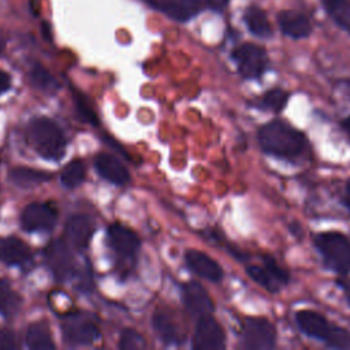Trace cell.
<instances>
[{
    "mask_svg": "<svg viewBox=\"0 0 350 350\" xmlns=\"http://www.w3.org/2000/svg\"><path fill=\"white\" fill-rule=\"evenodd\" d=\"M257 137L265 153L286 160L299 157L308 145L304 133L283 120H272L261 126Z\"/></svg>",
    "mask_w": 350,
    "mask_h": 350,
    "instance_id": "6da1fadb",
    "label": "cell"
},
{
    "mask_svg": "<svg viewBox=\"0 0 350 350\" xmlns=\"http://www.w3.org/2000/svg\"><path fill=\"white\" fill-rule=\"evenodd\" d=\"M27 139L33 149L46 160H59L66 150L62 129L48 118L33 119L27 126Z\"/></svg>",
    "mask_w": 350,
    "mask_h": 350,
    "instance_id": "7a4b0ae2",
    "label": "cell"
},
{
    "mask_svg": "<svg viewBox=\"0 0 350 350\" xmlns=\"http://www.w3.org/2000/svg\"><path fill=\"white\" fill-rule=\"evenodd\" d=\"M295 321L299 329L308 336L323 340L329 347L350 349V331L332 324L324 316L314 310H298Z\"/></svg>",
    "mask_w": 350,
    "mask_h": 350,
    "instance_id": "3957f363",
    "label": "cell"
},
{
    "mask_svg": "<svg viewBox=\"0 0 350 350\" xmlns=\"http://www.w3.org/2000/svg\"><path fill=\"white\" fill-rule=\"evenodd\" d=\"M314 245L328 268L340 275L350 272V241L343 234L336 231L317 234Z\"/></svg>",
    "mask_w": 350,
    "mask_h": 350,
    "instance_id": "277c9868",
    "label": "cell"
},
{
    "mask_svg": "<svg viewBox=\"0 0 350 350\" xmlns=\"http://www.w3.org/2000/svg\"><path fill=\"white\" fill-rule=\"evenodd\" d=\"M232 59L237 63L239 74L245 79L260 78L268 66L265 49L252 42H245L237 46L232 51Z\"/></svg>",
    "mask_w": 350,
    "mask_h": 350,
    "instance_id": "5b68a950",
    "label": "cell"
},
{
    "mask_svg": "<svg viewBox=\"0 0 350 350\" xmlns=\"http://www.w3.org/2000/svg\"><path fill=\"white\" fill-rule=\"evenodd\" d=\"M243 347L250 350H269L276 343L275 325L265 317H247L242 328Z\"/></svg>",
    "mask_w": 350,
    "mask_h": 350,
    "instance_id": "8992f818",
    "label": "cell"
},
{
    "mask_svg": "<svg viewBox=\"0 0 350 350\" xmlns=\"http://www.w3.org/2000/svg\"><path fill=\"white\" fill-rule=\"evenodd\" d=\"M224 346L226 335L221 325L211 314L200 317L193 335V347L196 350H221Z\"/></svg>",
    "mask_w": 350,
    "mask_h": 350,
    "instance_id": "52a82bcc",
    "label": "cell"
},
{
    "mask_svg": "<svg viewBox=\"0 0 350 350\" xmlns=\"http://www.w3.org/2000/svg\"><path fill=\"white\" fill-rule=\"evenodd\" d=\"M57 219V209L49 202L29 204L22 212V226L26 231H41L53 227Z\"/></svg>",
    "mask_w": 350,
    "mask_h": 350,
    "instance_id": "ba28073f",
    "label": "cell"
},
{
    "mask_svg": "<svg viewBox=\"0 0 350 350\" xmlns=\"http://www.w3.org/2000/svg\"><path fill=\"white\" fill-rule=\"evenodd\" d=\"M63 335L71 345H92L100 338V329L88 317L71 316L63 323Z\"/></svg>",
    "mask_w": 350,
    "mask_h": 350,
    "instance_id": "9c48e42d",
    "label": "cell"
},
{
    "mask_svg": "<svg viewBox=\"0 0 350 350\" xmlns=\"http://www.w3.org/2000/svg\"><path fill=\"white\" fill-rule=\"evenodd\" d=\"M183 302L189 313L198 319L213 312V302L209 294L197 282H189L183 286Z\"/></svg>",
    "mask_w": 350,
    "mask_h": 350,
    "instance_id": "30bf717a",
    "label": "cell"
},
{
    "mask_svg": "<svg viewBox=\"0 0 350 350\" xmlns=\"http://www.w3.org/2000/svg\"><path fill=\"white\" fill-rule=\"evenodd\" d=\"M94 232V224L90 217L85 215H74L66 224V239L77 250H82L88 246Z\"/></svg>",
    "mask_w": 350,
    "mask_h": 350,
    "instance_id": "8fae6325",
    "label": "cell"
},
{
    "mask_svg": "<svg viewBox=\"0 0 350 350\" xmlns=\"http://www.w3.org/2000/svg\"><path fill=\"white\" fill-rule=\"evenodd\" d=\"M108 238L112 249L122 257H133L139 247V238L137 234L118 223L109 226Z\"/></svg>",
    "mask_w": 350,
    "mask_h": 350,
    "instance_id": "7c38bea8",
    "label": "cell"
},
{
    "mask_svg": "<svg viewBox=\"0 0 350 350\" xmlns=\"http://www.w3.org/2000/svg\"><path fill=\"white\" fill-rule=\"evenodd\" d=\"M186 262L194 273L204 279H208L211 282H219L223 278L221 267L202 252L189 250L186 253Z\"/></svg>",
    "mask_w": 350,
    "mask_h": 350,
    "instance_id": "4fadbf2b",
    "label": "cell"
},
{
    "mask_svg": "<svg viewBox=\"0 0 350 350\" xmlns=\"http://www.w3.org/2000/svg\"><path fill=\"white\" fill-rule=\"evenodd\" d=\"M278 23L280 30L291 38L308 37L312 31V25L309 19L294 10H283L278 15Z\"/></svg>",
    "mask_w": 350,
    "mask_h": 350,
    "instance_id": "5bb4252c",
    "label": "cell"
},
{
    "mask_svg": "<svg viewBox=\"0 0 350 350\" xmlns=\"http://www.w3.org/2000/svg\"><path fill=\"white\" fill-rule=\"evenodd\" d=\"M94 165L98 174L104 179L115 185H124L130 179L127 168L116 157L111 154H107V153L97 154L94 159Z\"/></svg>",
    "mask_w": 350,
    "mask_h": 350,
    "instance_id": "9a60e30c",
    "label": "cell"
},
{
    "mask_svg": "<svg viewBox=\"0 0 350 350\" xmlns=\"http://www.w3.org/2000/svg\"><path fill=\"white\" fill-rule=\"evenodd\" d=\"M30 260L29 246L15 237L0 238V261L7 265H21Z\"/></svg>",
    "mask_w": 350,
    "mask_h": 350,
    "instance_id": "2e32d148",
    "label": "cell"
},
{
    "mask_svg": "<svg viewBox=\"0 0 350 350\" xmlns=\"http://www.w3.org/2000/svg\"><path fill=\"white\" fill-rule=\"evenodd\" d=\"M159 7L172 19L185 22L201 10V0H160Z\"/></svg>",
    "mask_w": 350,
    "mask_h": 350,
    "instance_id": "e0dca14e",
    "label": "cell"
},
{
    "mask_svg": "<svg viewBox=\"0 0 350 350\" xmlns=\"http://www.w3.org/2000/svg\"><path fill=\"white\" fill-rule=\"evenodd\" d=\"M46 256H48V262L56 275L64 276L71 272L72 256L64 242L62 241L52 242L48 246Z\"/></svg>",
    "mask_w": 350,
    "mask_h": 350,
    "instance_id": "ac0fdd59",
    "label": "cell"
},
{
    "mask_svg": "<svg viewBox=\"0 0 350 350\" xmlns=\"http://www.w3.org/2000/svg\"><path fill=\"white\" fill-rule=\"evenodd\" d=\"M245 23L249 31L257 37L267 38L272 34V27L267 18V14L256 5H250L245 11Z\"/></svg>",
    "mask_w": 350,
    "mask_h": 350,
    "instance_id": "d6986e66",
    "label": "cell"
},
{
    "mask_svg": "<svg viewBox=\"0 0 350 350\" xmlns=\"http://www.w3.org/2000/svg\"><path fill=\"white\" fill-rule=\"evenodd\" d=\"M51 179V174L34 168H27V167H16L10 171V180L14 182L18 186L27 187V186H34L40 185L42 182H46Z\"/></svg>",
    "mask_w": 350,
    "mask_h": 350,
    "instance_id": "ffe728a7",
    "label": "cell"
},
{
    "mask_svg": "<svg viewBox=\"0 0 350 350\" xmlns=\"http://www.w3.org/2000/svg\"><path fill=\"white\" fill-rule=\"evenodd\" d=\"M321 3L334 22L350 33V0H321Z\"/></svg>",
    "mask_w": 350,
    "mask_h": 350,
    "instance_id": "44dd1931",
    "label": "cell"
},
{
    "mask_svg": "<svg viewBox=\"0 0 350 350\" xmlns=\"http://www.w3.org/2000/svg\"><path fill=\"white\" fill-rule=\"evenodd\" d=\"M26 345L33 350H49L55 349L51 332L42 324H33L26 332Z\"/></svg>",
    "mask_w": 350,
    "mask_h": 350,
    "instance_id": "7402d4cb",
    "label": "cell"
},
{
    "mask_svg": "<svg viewBox=\"0 0 350 350\" xmlns=\"http://www.w3.org/2000/svg\"><path fill=\"white\" fill-rule=\"evenodd\" d=\"M153 328L164 343L170 345L176 342V338H178L176 328L168 314L163 312H156L153 316Z\"/></svg>",
    "mask_w": 350,
    "mask_h": 350,
    "instance_id": "603a6c76",
    "label": "cell"
},
{
    "mask_svg": "<svg viewBox=\"0 0 350 350\" xmlns=\"http://www.w3.org/2000/svg\"><path fill=\"white\" fill-rule=\"evenodd\" d=\"M30 81L31 83L44 92L52 93L59 89V82L52 77V74L44 68L41 64H36L30 71Z\"/></svg>",
    "mask_w": 350,
    "mask_h": 350,
    "instance_id": "cb8c5ba5",
    "label": "cell"
},
{
    "mask_svg": "<svg viewBox=\"0 0 350 350\" xmlns=\"http://www.w3.org/2000/svg\"><path fill=\"white\" fill-rule=\"evenodd\" d=\"M246 272H247L249 278H252L256 283L262 286L269 293H278L282 288L279 282L271 275V272L264 265L262 267H260V265H249L246 268Z\"/></svg>",
    "mask_w": 350,
    "mask_h": 350,
    "instance_id": "d4e9b609",
    "label": "cell"
},
{
    "mask_svg": "<svg viewBox=\"0 0 350 350\" xmlns=\"http://www.w3.org/2000/svg\"><path fill=\"white\" fill-rule=\"evenodd\" d=\"M288 98V94L279 88L271 89L265 92L260 98H258V107L262 109H268L272 112H280L283 107L286 105Z\"/></svg>",
    "mask_w": 350,
    "mask_h": 350,
    "instance_id": "484cf974",
    "label": "cell"
},
{
    "mask_svg": "<svg viewBox=\"0 0 350 350\" xmlns=\"http://www.w3.org/2000/svg\"><path fill=\"white\" fill-rule=\"evenodd\" d=\"M60 179L66 187H77L85 180V164L81 160L70 161L63 168Z\"/></svg>",
    "mask_w": 350,
    "mask_h": 350,
    "instance_id": "4316f807",
    "label": "cell"
},
{
    "mask_svg": "<svg viewBox=\"0 0 350 350\" xmlns=\"http://www.w3.org/2000/svg\"><path fill=\"white\" fill-rule=\"evenodd\" d=\"M18 294L10 287V284L0 279V313L4 316H11L16 312L19 306Z\"/></svg>",
    "mask_w": 350,
    "mask_h": 350,
    "instance_id": "83f0119b",
    "label": "cell"
},
{
    "mask_svg": "<svg viewBox=\"0 0 350 350\" xmlns=\"http://www.w3.org/2000/svg\"><path fill=\"white\" fill-rule=\"evenodd\" d=\"M145 340L144 338L134 329L129 328L126 331H123L122 336H120V342H119V347L124 349V350H139L144 349Z\"/></svg>",
    "mask_w": 350,
    "mask_h": 350,
    "instance_id": "f1b7e54d",
    "label": "cell"
},
{
    "mask_svg": "<svg viewBox=\"0 0 350 350\" xmlns=\"http://www.w3.org/2000/svg\"><path fill=\"white\" fill-rule=\"evenodd\" d=\"M262 265L271 272V275L279 282V284H280L282 287L287 284V282H288V273H287V271H286L284 268H282V267L276 262V260H275L273 257H271V256H268V254H264V256H262Z\"/></svg>",
    "mask_w": 350,
    "mask_h": 350,
    "instance_id": "f546056e",
    "label": "cell"
},
{
    "mask_svg": "<svg viewBox=\"0 0 350 350\" xmlns=\"http://www.w3.org/2000/svg\"><path fill=\"white\" fill-rule=\"evenodd\" d=\"M16 343H15V336L12 332L7 331V329H0V349H15Z\"/></svg>",
    "mask_w": 350,
    "mask_h": 350,
    "instance_id": "4dcf8cb0",
    "label": "cell"
},
{
    "mask_svg": "<svg viewBox=\"0 0 350 350\" xmlns=\"http://www.w3.org/2000/svg\"><path fill=\"white\" fill-rule=\"evenodd\" d=\"M77 104H78V111L81 112L82 118H83V119H88V120H90V122H93V123H96L97 118H96L94 112L90 109V107H88V105H86V103H85V98H82V97H78V98H77Z\"/></svg>",
    "mask_w": 350,
    "mask_h": 350,
    "instance_id": "1f68e13d",
    "label": "cell"
},
{
    "mask_svg": "<svg viewBox=\"0 0 350 350\" xmlns=\"http://www.w3.org/2000/svg\"><path fill=\"white\" fill-rule=\"evenodd\" d=\"M11 86V78L5 71L0 70V94L7 92Z\"/></svg>",
    "mask_w": 350,
    "mask_h": 350,
    "instance_id": "d6a6232c",
    "label": "cell"
},
{
    "mask_svg": "<svg viewBox=\"0 0 350 350\" xmlns=\"http://www.w3.org/2000/svg\"><path fill=\"white\" fill-rule=\"evenodd\" d=\"M208 5L213 10H223L230 0H206Z\"/></svg>",
    "mask_w": 350,
    "mask_h": 350,
    "instance_id": "836d02e7",
    "label": "cell"
},
{
    "mask_svg": "<svg viewBox=\"0 0 350 350\" xmlns=\"http://www.w3.org/2000/svg\"><path fill=\"white\" fill-rule=\"evenodd\" d=\"M345 202H346V206L350 212V179L347 180L346 183V189H345Z\"/></svg>",
    "mask_w": 350,
    "mask_h": 350,
    "instance_id": "e575fe53",
    "label": "cell"
},
{
    "mask_svg": "<svg viewBox=\"0 0 350 350\" xmlns=\"http://www.w3.org/2000/svg\"><path fill=\"white\" fill-rule=\"evenodd\" d=\"M342 126H343V129L347 131V134L350 135V116H347V118H345V119H343Z\"/></svg>",
    "mask_w": 350,
    "mask_h": 350,
    "instance_id": "d590c367",
    "label": "cell"
},
{
    "mask_svg": "<svg viewBox=\"0 0 350 350\" xmlns=\"http://www.w3.org/2000/svg\"><path fill=\"white\" fill-rule=\"evenodd\" d=\"M4 46H5V37H4V34L0 31V53L3 52Z\"/></svg>",
    "mask_w": 350,
    "mask_h": 350,
    "instance_id": "8d00e7d4",
    "label": "cell"
},
{
    "mask_svg": "<svg viewBox=\"0 0 350 350\" xmlns=\"http://www.w3.org/2000/svg\"><path fill=\"white\" fill-rule=\"evenodd\" d=\"M146 3H149V4H152V5H156V4H159V1L157 0H145Z\"/></svg>",
    "mask_w": 350,
    "mask_h": 350,
    "instance_id": "74e56055",
    "label": "cell"
}]
</instances>
